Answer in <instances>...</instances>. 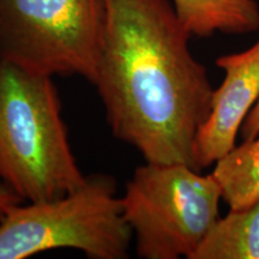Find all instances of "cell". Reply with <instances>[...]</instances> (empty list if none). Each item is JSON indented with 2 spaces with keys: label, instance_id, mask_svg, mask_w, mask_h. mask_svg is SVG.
Segmentation results:
<instances>
[{
  "label": "cell",
  "instance_id": "6da1fadb",
  "mask_svg": "<svg viewBox=\"0 0 259 259\" xmlns=\"http://www.w3.org/2000/svg\"><path fill=\"white\" fill-rule=\"evenodd\" d=\"M167 0H105L96 87L112 134L147 162L185 163L213 89Z\"/></svg>",
  "mask_w": 259,
  "mask_h": 259
},
{
  "label": "cell",
  "instance_id": "7a4b0ae2",
  "mask_svg": "<svg viewBox=\"0 0 259 259\" xmlns=\"http://www.w3.org/2000/svg\"><path fill=\"white\" fill-rule=\"evenodd\" d=\"M69 143L53 77L0 60V181L24 202L85 181Z\"/></svg>",
  "mask_w": 259,
  "mask_h": 259
},
{
  "label": "cell",
  "instance_id": "3957f363",
  "mask_svg": "<svg viewBox=\"0 0 259 259\" xmlns=\"http://www.w3.org/2000/svg\"><path fill=\"white\" fill-rule=\"evenodd\" d=\"M132 239L113 177L93 174L64 196L10 209L0 221V259L58 248L78 250L92 259H125Z\"/></svg>",
  "mask_w": 259,
  "mask_h": 259
},
{
  "label": "cell",
  "instance_id": "277c9868",
  "mask_svg": "<svg viewBox=\"0 0 259 259\" xmlns=\"http://www.w3.org/2000/svg\"><path fill=\"white\" fill-rule=\"evenodd\" d=\"M221 199L212 173L145 161L120 197L136 253L142 259H191L220 218Z\"/></svg>",
  "mask_w": 259,
  "mask_h": 259
},
{
  "label": "cell",
  "instance_id": "5b68a950",
  "mask_svg": "<svg viewBox=\"0 0 259 259\" xmlns=\"http://www.w3.org/2000/svg\"><path fill=\"white\" fill-rule=\"evenodd\" d=\"M105 0H0V60L94 84Z\"/></svg>",
  "mask_w": 259,
  "mask_h": 259
},
{
  "label": "cell",
  "instance_id": "8992f818",
  "mask_svg": "<svg viewBox=\"0 0 259 259\" xmlns=\"http://www.w3.org/2000/svg\"><path fill=\"white\" fill-rule=\"evenodd\" d=\"M216 65L225 78L213 90L211 109L194 142V166L200 171L236 147L245 118L258 101L259 37L247 50L219 57Z\"/></svg>",
  "mask_w": 259,
  "mask_h": 259
},
{
  "label": "cell",
  "instance_id": "52a82bcc",
  "mask_svg": "<svg viewBox=\"0 0 259 259\" xmlns=\"http://www.w3.org/2000/svg\"><path fill=\"white\" fill-rule=\"evenodd\" d=\"M173 8L191 36L246 35L259 30L257 0H173Z\"/></svg>",
  "mask_w": 259,
  "mask_h": 259
},
{
  "label": "cell",
  "instance_id": "ba28073f",
  "mask_svg": "<svg viewBox=\"0 0 259 259\" xmlns=\"http://www.w3.org/2000/svg\"><path fill=\"white\" fill-rule=\"evenodd\" d=\"M191 259H259V199L219 218Z\"/></svg>",
  "mask_w": 259,
  "mask_h": 259
},
{
  "label": "cell",
  "instance_id": "9c48e42d",
  "mask_svg": "<svg viewBox=\"0 0 259 259\" xmlns=\"http://www.w3.org/2000/svg\"><path fill=\"white\" fill-rule=\"evenodd\" d=\"M231 210L251 206L259 199V136L242 141L216 162L212 169Z\"/></svg>",
  "mask_w": 259,
  "mask_h": 259
},
{
  "label": "cell",
  "instance_id": "30bf717a",
  "mask_svg": "<svg viewBox=\"0 0 259 259\" xmlns=\"http://www.w3.org/2000/svg\"><path fill=\"white\" fill-rule=\"evenodd\" d=\"M257 136H259V99L245 118L244 124L240 128L242 141H251Z\"/></svg>",
  "mask_w": 259,
  "mask_h": 259
},
{
  "label": "cell",
  "instance_id": "8fae6325",
  "mask_svg": "<svg viewBox=\"0 0 259 259\" xmlns=\"http://www.w3.org/2000/svg\"><path fill=\"white\" fill-rule=\"evenodd\" d=\"M21 203H24V200L3 181H0V221L5 218L10 209Z\"/></svg>",
  "mask_w": 259,
  "mask_h": 259
}]
</instances>
